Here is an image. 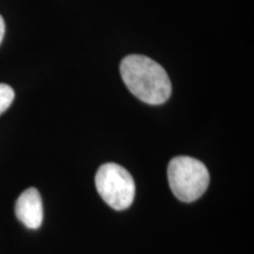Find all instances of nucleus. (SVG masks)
<instances>
[{
	"label": "nucleus",
	"instance_id": "obj_1",
	"mask_svg": "<svg viewBox=\"0 0 254 254\" xmlns=\"http://www.w3.org/2000/svg\"><path fill=\"white\" fill-rule=\"evenodd\" d=\"M120 74L131 93L146 104L161 105L172 93L166 71L146 56L125 57L120 64Z\"/></svg>",
	"mask_w": 254,
	"mask_h": 254
},
{
	"label": "nucleus",
	"instance_id": "obj_2",
	"mask_svg": "<svg viewBox=\"0 0 254 254\" xmlns=\"http://www.w3.org/2000/svg\"><path fill=\"white\" fill-rule=\"evenodd\" d=\"M167 178L173 194L184 202L199 199L209 184L207 167L198 159L190 157L173 158L168 164Z\"/></svg>",
	"mask_w": 254,
	"mask_h": 254
},
{
	"label": "nucleus",
	"instance_id": "obj_3",
	"mask_svg": "<svg viewBox=\"0 0 254 254\" xmlns=\"http://www.w3.org/2000/svg\"><path fill=\"white\" fill-rule=\"evenodd\" d=\"M95 186L104 201L117 211H124L132 205L135 195V184L128 171L118 164H104L95 174Z\"/></svg>",
	"mask_w": 254,
	"mask_h": 254
},
{
	"label": "nucleus",
	"instance_id": "obj_4",
	"mask_svg": "<svg viewBox=\"0 0 254 254\" xmlns=\"http://www.w3.org/2000/svg\"><path fill=\"white\" fill-rule=\"evenodd\" d=\"M15 215L18 220L27 228L37 230L41 226L44 219L43 200L37 189L30 187L24 190L15 202Z\"/></svg>",
	"mask_w": 254,
	"mask_h": 254
},
{
	"label": "nucleus",
	"instance_id": "obj_5",
	"mask_svg": "<svg viewBox=\"0 0 254 254\" xmlns=\"http://www.w3.org/2000/svg\"><path fill=\"white\" fill-rule=\"evenodd\" d=\"M14 100V91L7 84H0V114L11 106Z\"/></svg>",
	"mask_w": 254,
	"mask_h": 254
},
{
	"label": "nucleus",
	"instance_id": "obj_6",
	"mask_svg": "<svg viewBox=\"0 0 254 254\" xmlns=\"http://www.w3.org/2000/svg\"><path fill=\"white\" fill-rule=\"evenodd\" d=\"M4 36H5V21H4V18L0 15V44H1L2 39H4Z\"/></svg>",
	"mask_w": 254,
	"mask_h": 254
}]
</instances>
